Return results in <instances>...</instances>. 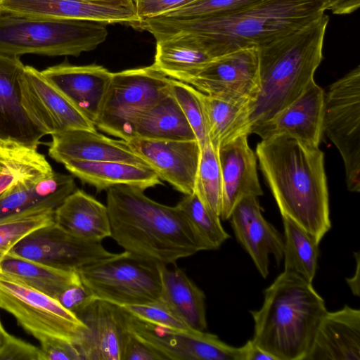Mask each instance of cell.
I'll return each mask as SVG.
<instances>
[{
  "mask_svg": "<svg viewBox=\"0 0 360 360\" xmlns=\"http://www.w3.org/2000/svg\"><path fill=\"white\" fill-rule=\"evenodd\" d=\"M327 0H258L233 11L192 19L156 17L139 28L155 39L191 35L211 57L257 48L302 28L325 13Z\"/></svg>",
  "mask_w": 360,
  "mask_h": 360,
  "instance_id": "obj_1",
  "label": "cell"
},
{
  "mask_svg": "<svg viewBox=\"0 0 360 360\" xmlns=\"http://www.w3.org/2000/svg\"><path fill=\"white\" fill-rule=\"evenodd\" d=\"M255 154L281 216L319 243L331 226L324 154L319 146L282 134L262 139Z\"/></svg>",
  "mask_w": 360,
  "mask_h": 360,
  "instance_id": "obj_2",
  "label": "cell"
},
{
  "mask_svg": "<svg viewBox=\"0 0 360 360\" xmlns=\"http://www.w3.org/2000/svg\"><path fill=\"white\" fill-rule=\"evenodd\" d=\"M106 191L110 238L124 251L168 265L206 250L177 205L159 203L134 186L118 185Z\"/></svg>",
  "mask_w": 360,
  "mask_h": 360,
  "instance_id": "obj_3",
  "label": "cell"
},
{
  "mask_svg": "<svg viewBox=\"0 0 360 360\" xmlns=\"http://www.w3.org/2000/svg\"><path fill=\"white\" fill-rule=\"evenodd\" d=\"M328 22L323 13L258 48V90L248 108L250 131L290 104L314 81Z\"/></svg>",
  "mask_w": 360,
  "mask_h": 360,
  "instance_id": "obj_4",
  "label": "cell"
},
{
  "mask_svg": "<svg viewBox=\"0 0 360 360\" xmlns=\"http://www.w3.org/2000/svg\"><path fill=\"white\" fill-rule=\"evenodd\" d=\"M263 304L250 311L252 341L274 360H305L318 326L327 312L312 283L286 271L264 292Z\"/></svg>",
  "mask_w": 360,
  "mask_h": 360,
  "instance_id": "obj_5",
  "label": "cell"
},
{
  "mask_svg": "<svg viewBox=\"0 0 360 360\" xmlns=\"http://www.w3.org/2000/svg\"><path fill=\"white\" fill-rule=\"evenodd\" d=\"M104 22L75 20L34 18L0 10V53L72 56L95 49L107 36Z\"/></svg>",
  "mask_w": 360,
  "mask_h": 360,
  "instance_id": "obj_6",
  "label": "cell"
},
{
  "mask_svg": "<svg viewBox=\"0 0 360 360\" xmlns=\"http://www.w3.org/2000/svg\"><path fill=\"white\" fill-rule=\"evenodd\" d=\"M171 79L153 65L112 72L96 127L124 141L134 138L136 118L169 93Z\"/></svg>",
  "mask_w": 360,
  "mask_h": 360,
  "instance_id": "obj_7",
  "label": "cell"
},
{
  "mask_svg": "<svg viewBox=\"0 0 360 360\" xmlns=\"http://www.w3.org/2000/svg\"><path fill=\"white\" fill-rule=\"evenodd\" d=\"M94 297L116 304H136L160 300L159 264L124 251L77 271Z\"/></svg>",
  "mask_w": 360,
  "mask_h": 360,
  "instance_id": "obj_8",
  "label": "cell"
},
{
  "mask_svg": "<svg viewBox=\"0 0 360 360\" xmlns=\"http://www.w3.org/2000/svg\"><path fill=\"white\" fill-rule=\"evenodd\" d=\"M323 132L339 150L346 183L360 191V67L333 82L324 94Z\"/></svg>",
  "mask_w": 360,
  "mask_h": 360,
  "instance_id": "obj_9",
  "label": "cell"
},
{
  "mask_svg": "<svg viewBox=\"0 0 360 360\" xmlns=\"http://www.w3.org/2000/svg\"><path fill=\"white\" fill-rule=\"evenodd\" d=\"M0 308L11 313L35 338L47 335L77 345L86 326L58 300L0 272Z\"/></svg>",
  "mask_w": 360,
  "mask_h": 360,
  "instance_id": "obj_10",
  "label": "cell"
},
{
  "mask_svg": "<svg viewBox=\"0 0 360 360\" xmlns=\"http://www.w3.org/2000/svg\"><path fill=\"white\" fill-rule=\"evenodd\" d=\"M19 85L22 108L44 136L69 129L96 130L94 123L35 68L24 66Z\"/></svg>",
  "mask_w": 360,
  "mask_h": 360,
  "instance_id": "obj_11",
  "label": "cell"
},
{
  "mask_svg": "<svg viewBox=\"0 0 360 360\" xmlns=\"http://www.w3.org/2000/svg\"><path fill=\"white\" fill-rule=\"evenodd\" d=\"M8 253L70 271L116 255L108 251L101 242L78 238L55 221L27 234Z\"/></svg>",
  "mask_w": 360,
  "mask_h": 360,
  "instance_id": "obj_12",
  "label": "cell"
},
{
  "mask_svg": "<svg viewBox=\"0 0 360 360\" xmlns=\"http://www.w3.org/2000/svg\"><path fill=\"white\" fill-rule=\"evenodd\" d=\"M186 82L200 92L249 105L258 90V48H243L212 58Z\"/></svg>",
  "mask_w": 360,
  "mask_h": 360,
  "instance_id": "obj_13",
  "label": "cell"
},
{
  "mask_svg": "<svg viewBox=\"0 0 360 360\" xmlns=\"http://www.w3.org/2000/svg\"><path fill=\"white\" fill-rule=\"evenodd\" d=\"M126 314L129 329L165 360H242L241 347L229 345L214 334L193 329H170Z\"/></svg>",
  "mask_w": 360,
  "mask_h": 360,
  "instance_id": "obj_14",
  "label": "cell"
},
{
  "mask_svg": "<svg viewBox=\"0 0 360 360\" xmlns=\"http://www.w3.org/2000/svg\"><path fill=\"white\" fill-rule=\"evenodd\" d=\"M129 148L158 177L184 195L193 193L200 156L197 140H156L134 137Z\"/></svg>",
  "mask_w": 360,
  "mask_h": 360,
  "instance_id": "obj_15",
  "label": "cell"
},
{
  "mask_svg": "<svg viewBox=\"0 0 360 360\" xmlns=\"http://www.w3.org/2000/svg\"><path fill=\"white\" fill-rule=\"evenodd\" d=\"M76 316L87 328L77 345L82 360H122L129 329L127 314L119 305L94 297Z\"/></svg>",
  "mask_w": 360,
  "mask_h": 360,
  "instance_id": "obj_16",
  "label": "cell"
},
{
  "mask_svg": "<svg viewBox=\"0 0 360 360\" xmlns=\"http://www.w3.org/2000/svg\"><path fill=\"white\" fill-rule=\"evenodd\" d=\"M236 238L250 256L260 275L269 274V255L278 265L283 259L284 238L262 214L258 197L242 198L229 218Z\"/></svg>",
  "mask_w": 360,
  "mask_h": 360,
  "instance_id": "obj_17",
  "label": "cell"
},
{
  "mask_svg": "<svg viewBox=\"0 0 360 360\" xmlns=\"http://www.w3.org/2000/svg\"><path fill=\"white\" fill-rule=\"evenodd\" d=\"M323 89L315 81L288 106L269 120L252 127L250 134L262 139L288 135L319 146L323 134Z\"/></svg>",
  "mask_w": 360,
  "mask_h": 360,
  "instance_id": "obj_18",
  "label": "cell"
},
{
  "mask_svg": "<svg viewBox=\"0 0 360 360\" xmlns=\"http://www.w3.org/2000/svg\"><path fill=\"white\" fill-rule=\"evenodd\" d=\"M0 10L34 18L75 19L139 27L134 6H112L81 0H0Z\"/></svg>",
  "mask_w": 360,
  "mask_h": 360,
  "instance_id": "obj_19",
  "label": "cell"
},
{
  "mask_svg": "<svg viewBox=\"0 0 360 360\" xmlns=\"http://www.w3.org/2000/svg\"><path fill=\"white\" fill-rule=\"evenodd\" d=\"M240 134L221 144L218 158L222 179L221 220H228L236 205L249 195H263L257 170V156Z\"/></svg>",
  "mask_w": 360,
  "mask_h": 360,
  "instance_id": "obj_20",
  "label": "cell"
},
{
  "mask_svg": "<svg viewBox=\"0 0 360 360\" xmlns=\"http://www.w3.org/2000/svg\"><path fill=\"white\" fill-rule=\"evenodd\" d=\"M51 136L48 153L63 165L74 160L114 161L148 167L126 141L107 137L96 130L69 129Z\"/></svg>",
  "mask_w": 360,
  "mask_h": 360,
  "instance_id": "obj_21",
  "label": "cell"
},
{
  "mask_svg": "<svg viewBox=\"0 0 360 360\" xmlns=\"http://www.w3.org/2000/svg\"><path fill=\"white\" fill-rule=\"evenodd\" d=\"M95 124L101 112L112 72L101 65L63 63L41 71Z\"/></svg>",
  "mask_w": 360,
  "mask_h": 360,
  "instance_id": "obj_22",
  "label": "cell"
},
{
  "mask_svg": "<svg viewBox=\"0 0 360 360\" xmlns=\"http://www.w3.org/2000/svg\"><path fill=\"white\" fill-rule=\"evenodd\" d=\"M359 360L360 310L348 305L328 311L316 329L305 360Z\"/></svg>",
  "mask_w": 360,
  "mask_h": 360,
  "instance_id": "obj_23",
  "label": "cell"
},
{
  "mask_svg": "<svg viewBox=\"0 0 360 360\" xmlns=\"http://www.w3.org/2000/svg\"><path fill=\"white\" fill-rule=\"evenodd\" d=\"M19 57L0 53V138L38 147L44 136L27 118L20 102Z\"/></svg>",
  "mask_w": 360,
  "mask_h": 360,
  "instance_id": "obj_24",
  "label": "cell"
},
{
  "mask_svg": "<svg viewBox=\"0 0 360 360\" xmlns=\"http://www.w3.org/2000/svg\"><path fill=\"white\" fill-rule=\"evenodd\" d=\"M76 189L72 176L55 172L21 181L0 194V221L39 207L56 209Z\"/></svg>",
  "mask_w": 360,
  "mask_h": 360,
  "instance_id": "obj_25",
  "label": "cell"
},
{
  "mask_svg": "<svg viewBox=\"0 0 360 360\" xmlns=\"http://www.w3.org/2000/svg\"><path fill=\"white\" fill-rule=\"evenodd\" d=\"M54 221L68 233L92 242L110 237L107 206L76 189L55 210Z\"/></svg>",
  "mask_w": 360,
  "mask_h": 360,
  "instance_id": "obj_26",
  "label": "cell"
},
{
  "mask_svg": "<svg viewBox=\"0 0 360 360\" xmlns=\"http://www.w3.org/2000/svg\"><path fill=\"white\" fill-rule=\"evenodd\" d=\"M161 291L160 300L191 328L205 331V295L179 268L159 264Z\"/></svg>",
  "mask_w": 360,
  "mask_h": 360,
  "instance_id": "obj_27",
  "label": "cell"
},
{
  "mask_svg": "<svg viewBox=\"0 0 360 360\" xmlns=\"http://www.w3.org/2000/svg\"><path fill=\"white\" fill-rule=\"evenodd\" d=\"M65 169L97 192L118 185L134 186L143 190L162 184L149 167L114 161H69Z\"/></svg>",
  "mask_w": 360,
  "mask_h": 360,
  "instance_id": "obj_28",
  "label": "cell"
},
{
  "mask_svg": "<svg viewBox=\"0 0 360 360\" xmlns=\"http://www.w3.org/2000/svg\"><path fill=\"white\" fill-rule=\"evenodd\" d=\"M134 137L156 140H197L170 91L139 115L134 123Z\"/></svg>",
  "mask_w": 360,
  "mask_h": 360,
  "instance_id": "obj_29",
  "label": "cell"
},
{
  "mask_svg": "<svg viewBox=\"0 0 360 360\" xmlns=\"http://www.w3.org/2000/svg\"><path fill=\"white\" fill-rule=\"evenodd\" d=\"M212 58L191 35L175 34L156 40L153 65L169 78L184 82Z\"/></svg>",
  "mask_w": 360,
  "mask_h": 360,
  "instance_id": "obj_30",
  "label": "cell"
},
{
  "mask_svg": "<svg viewBox=\"0 0 360 360\" xmlns=\"http://www.w3.org/2000/svg\"><path fill=\"white\" fill-rule=\"evenodd\" d=\"M0 272L56 300L65 290L81 281L77 271L59 269L9 253L0 262Z\"/></svg>",
  "mask_w": 360,
  "mask_h": 360,
  "instance_id": "obj_31",
  "label": "cell"
},
{
  "mask_svg": "<svg viewBox=\"0 0 360 360\" xmlns=\"http://www.w3.org/2000/svg\"><path fill=\"white\" fill-rule=\"evenodd\" d=\"M37 148L0 138V194L21 181L44 178L54 173Z\"/></svg>",
  "mask_w": 360,
  "mask_h": 360,
  "instance_id": "obj_32",
  "label": "cell"
},
{
  "mask_svg": "<svg viewBox=\"0 0 360 360\" xmlns=\"http://www.w3.org/2000/svg\"><path fill=\"white\" fill-rule=\"evenodd\" d=\"M208 138L219 147L240 134L250 133L248 105L217 98L200 92Z\"/></svg>",
  "mask_w": 360,
  "mask_h": 360,
  "instance_id": "obj_33",
  "label": "cell"
},
{
  "mask_svg": "<svg viewBox=\"0 0 360 360\" xmlns=\"http://www.w3.org/2000/svg\"><path fill=\"white\" fill-rule=\"evenodd\" d=\"M284 228V271L312 283L319 255V243L290 219L282 217Z\"/></svg>",
  "mask_w": 360,
  "mask_h": 360,
  "instance_id": "obj_34",
  "label": "cell"
},
{
  "mask_svg": "<svg viewBox=\"0 0 360 360\" xmlns=\"http://www.w3.org/2000/svg\"><path fill=\"white\" fill-rule=\"evenodd\" d=\"M193 193L209 210L219 216L222 201V179L218 150L207 142L201 148Z\"/></svg>",
  "mask_w": 360,
  "mask_h": 360,
  "instance_id": "obj_35",
  "label": "cell"
},
{
  "mask_svg": "<svg viewBox=\"0 0 360 360\" xmlns=\"http://www.w3.org/2000/svg\"><path fill=\"white\" fill-rule=\"evenodd\" d=\"M177 205L187 216L206 250L218 249L230 237L219 216L205 207L195 193L184 195Z\"/></svg>",
  "mask_w": 360,
  "mask_h": 360,
  "instance_id": "obj_36",
  "label": "cell"
},
{
  "mask_svg": "<svg viewBox=\"0 0 360 360\" xmlns=\"http://www.w3.org/2000/svg\"><path fill=\"white\" fill-rule=\"evenodd\" d=\"M55 210L39 207L0 221V262L27 234L54 222Z\"/></svg>",
  "mask_w": 360,
  "mask_h": 360,
  "instance_id": "obj_37",
  "label": "cell"
},
{
  "mask_svg": "<svg viewBox=\"0 0 360 360\" xmlns=\"http://www.w3.org/2000/svg\"><path fill=\"white\" fill-rule=\"evenodd\" d=\"M169 91L191 125L201 149L209 141V138L200 91L174 79H171Z\"/></svg>",
  "mask_w": 360,
  "mask_h": 360,
  "instance_id": "obj_38",
  "label": "cell"
},
{
  "mask_svg": "<svg viewBox=\"0 0 360 360\" xmlns=\"http://www.w3.org/2000/svg\"><path fill=\"white\" fill-rule=\"evenodd\" d=\"M119 306L133 317L153 325L175 330H192L160 300L155 302Z\"/></svg>",
  "mask_w": 360,
  "mask_h": 360,
  "instance_id": "obj_39",
  "label": "cell"
},
{
  "mask_svg": "<svg viewBox=\"0 0 360 360\" xmlns=\"http://www.w3.org/2000/svg\"><path fill=\"white\" fill-rule=\"evenodd\" d=\"M258 0H196L164 15L172 19H192L226 13Z\"/></svg>",
  "mask_w": 360,
  "mask_h": 360,
  "instance_id": "obj_40",
  "label": "cell"
},
{
  "mask_svg": "<svg viewBox=\"0 0 360 360\" xmlns=\"http://www.w3.org/2000/svg\"><path fill=\"white\" fill-rule=\"evenodd\" d=\"M36 339L40 342L41 360H82L77 345L71 342L47 335Z\"/></svg>",
  "mask_w": 360,
  "mask_h": 360,
  "instance_id": "obj_41",
  "label": "cell"
},
{
  "mask_svg": "<svg viewBox=\"0 0 360 360\" xmlns=\"http://www.w3.org/2000/svg\"><path fill=\"white\" fill-rule=\"evenodd\" d=\"M196 0H132L140 21L164 15Z\"/></svg>",
  "mask_w": 360,
  "mask_h": 360,
  "instance_id": "obj_42",
  "label": "cell"
},
{
  "mask_svg": "<svg viewBox=\"0 0 360 360\" xmlns=\"http://www.w3.org/2000/svg\"><path fill=\"white\" fill-rule=\"evenodd\" d=\"M122 360L165 359L160 352L142 341L129 329L123 344Z\"/></svg>",
  "mask_w": 360,
  "mask_h": 360,
  "instance_id": "obj_43",
  "label": "cell"
},
{
  "mask_svg": "<svg viewBox=\"0 0 360 360\" xmlns=\"http://www.w3.org/2000/svg\"><path fill=\"white\" fill-rule=\"evenodd\" d=\"M94 298L82 281L65 290L57 300L65 309L75 315L86 307Z\"/></svg>",
  "mask_w": 360,
  "mask_h": 360,
  "instance_id": "obj_44",
  "label": "cell"
},
{
  "mask_svg": "<svg viewBox=\"0 0 360 360\" xmlns=\"http://www.w3.org/2000/svg\"><path fill=\"white\" fill-rule=\"evenodd\" d=\"M41 360L40 349L13 335L0 349V360Z\"/></svg>",
  "mask_w": 360,
  "mask_h": 360,
  "instance_id": "obj_45",
  "label": "cell"
},
{
  "mask_svg": "<svg viewBox=\"0 0 360 360\" xmlns=\"http://www.w3.org/2000/svg\"><path fill=\"white\" fill-rule=\"evenodd\" d=\"M360 6V0H329L326 11H330L335 15H348L356 11Z\"/></svg>",
  "mask_w": 360,
  "mask_h": 360,
  "instance_id": "obj_46",
  "label": "cell"
},
{
  "mask_svg": "<svg viewBox=\"0 0 360 360\" xmlns=\"http://www.w3.org/2000/svg\"><path fill=\"white\" fill-rule=\"evenodd\" d=\"M242 349V360H274V357L255 345L252 340H248Z\"/></svg>",
  "mask_w": 360,
  "mask_h": 360,
  "instance_id": "obj_47",
  "label": "cell"
},
{
  "mask_svg": "<svg viewBox=\"0 0 360 360\" xmlns=\"http://www.w3.org/2000/svg\"><path fill=\"white\" fill-rule=\"evenodd\" d=\"M356 267L355 273L352 278H346V281L354 295H359V254L355 253Z\"/></svg>",
  "mask_w": 360,
  "mask_h": 360,
  "instance_id": "obj_48",
  "label": "cell"
},
{
  "mask_svg": "<svg viewBox=\"0 0 360 360\" xmlns=\"http://www.w3.org/2000/svg\"><path fill=\"white\" fill-rule=\"evenodd\" d=\"M90 3L104 4V5H112V6H134L132 0H81Z\"/></svg>",
  "mask_w": 360,
  "mask_h": 360,
  "instance_id": "obj_49",
  "label": "cell"
},
{
  "mask_svg": "<svg viewBox=\"0 0 360 360\" xmlns=\"http://www.w3.org/2000/svg\"><path fill=\"white\" fill-rule=\"evenodd\" d=\"M10 334H8L3 327V325L0 320V349L5 345L7 342Z\"/></svg>",
  "mask_w": 360,
  "mask_h": 360,
  "instance_id": "obj_50",
  "label": "cell"
},
{
  "mask_svg": "<svg viewBox=\"0 0 360 360\" xmlns=\"http://www.w3.org/2000/svg\"><path fill=\"white\" fill-rule=\"evenodd\" d=\"M327 1H329V0H327Z\"/></svg>",
  "mask_w": 360,
  "mask_h": 360,
  "instance_id": "obj_51",
  "label": "cell"
}]
</instances>
